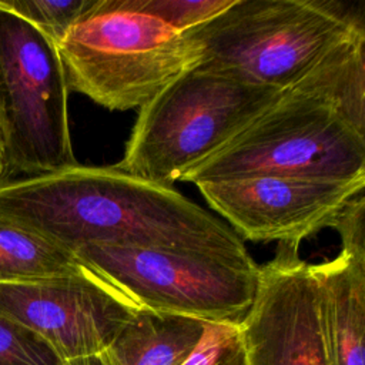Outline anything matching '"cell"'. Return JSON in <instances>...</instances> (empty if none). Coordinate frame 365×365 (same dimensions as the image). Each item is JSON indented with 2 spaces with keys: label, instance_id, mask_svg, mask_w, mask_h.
Listing matches in <instances>:
<instances>
[{
  "label": "cell",
  "instance_id": "cell-1",
  "mask_svg": "<svg viewBox=\"0 0 365 365\" xmlns=\"http://www.w3.org/2000/svg\"><path fill=\"white\" fill-rule=\"evenodd\" d=\"M0 220L74 252L88 244L170 248L254 262L222 220L173 185L76 164L0 181Z\"/></svg>",
  "mask_w": 365,
  "mask_h": 365
},
{
  "label": "cell",
  "instance_id": "cell-2",
  "mask_svg": "<svg viewBox=\"0 0 365 365\" xmlns=\"http://www.w3.org/2000/svg\"><path fill=\"white\" fill-rule=\"evenodd\" d=\"M250 177L365 181V134L298 80L181 181L200 185Z\"/></svg>",
  "mask_w": 365,
  "mask_h": 365
},
{
  "label": "cell",
  "instance_id": "cell-3",
  "mask_svg": "<svg viewBox=\"0 0 365 365\" xmlns=\"http://www.w3.org/2000/svg\"><path fill=\"white\" fill-rule=\"evenodd\" d=\"M359 29L362 11L342 1L234 0L185 36L198 67L284 91Z\"/></svg>",
  "mask_w": 365,
  "mask_h": 365
},
{
  "label": "cell",
  "instance_id": "cell-4",
  "mask_svg": "<svg viewBox=\"0 0 365 365\" xmlns=\"http://www.w3.org/2000/svg\"><path fill=\"white\" fill-rule=\"evenodd\" d=\"M56 46L67 88L117 111L141 108L201 60L185 33L114 0H93Z\"/></svg>",
  "mask_w": 365,
  "mask_h": 365
},
{
  "label": "cell",
  "instance_id": "cell-5",
  "mask_svg": "<svg viewBox=\"0 0 365 365\" xmlns=\"http://www.w3.org/2000/svg\"><path fill=\"white\" fill-rule=\"evenodd\" d=\"M281 93L197 66L140 108L115 167L171 185L224 147Z\"/></svg>",
  "mask_w": 365,
  "mask_h": 365
},
{
  "label": "cell",
  "instance_id": "cell-6",
  "mask_svg": "<svg viewBox=\"0 0 365 365\" xmlns=\"http://www.w3.org/2000/svg\"><path fill=\"white\" fill-rule=\"evenodd\" d=\"M67 97L57 46L33 24L0 7V181L78 164Z\"/></svg>",
  "mask_w": 365,
  "mask_h": 365
},
{
  "label": "cell",
  "instance_id": "cell-7",
  "mask_svg": "<svg viewBox=\"0 0 365 365\" xmlns=\"http://www.w3.org/2000/svg\"><path fill=\"white\" fill-rule=\"evenodd\" d=\"M74 257L137 309L212 324H238L258 287L255 262L184 250L88 244Z\"/></svg>",
  "mask_w": 365,
  "mask_h": 365
},
{
  "label": "cell",
  "instance_id": "cell-8",
  "mask_svg": "<svg viewBox=\"0 0 365 365\" xmlns=\"http://www.w3.org/2000/svg\"><path fill=\"white\" fill-rule=\"evenodd\" d=\"M135 311L87 268L68 277L0 284V315L38 335L61 361L103 352Z\"/></svg>",
  "mask_w": 365,
  "mask_h": 365
},
{
  "label": "cell",
  "instance_id": "cell-9",
  "mask_svg": "<svg viewBox=\"0 0 365 365\" xmlns=\"http://www.w3.org/2000/svg\"><path fill=\"white\" fill-rule=\"evenodd\" d=\"M298 248L278 242L259 267L254 301L240 321L250 365H328L317 281Z\"/></svg>",
  "mask_w": 365,
  "mask_h": 365
},
{
  "label": "cell",
  "instance_id": "cell-10",
  "mask_svg": "<svg viewBox=\"0 0 365 365\" xmlns=\"http://www.w3.org/2000/svg\"><path fill=\"white\" fill-rule=\"evenodd\" d=\"M197 187L240 238L299 244L325 227L334 228L344 207L362 194L365 181L250 177Z\"/></svg>",
  "mask_w": 365,
  "mask_h": 365
},
{
  "label": "cell",
  "instance_id": "cell-11",
  "mask_svg": "<svg viewBox=\"0 0 365 365\" xmlns=\"http://www.w3.org/2000/svg\"><path fill=\"white\" fill-rule=\"evenodd\" d=\"M334 228L341 250L332 259L311 264L328 365H364L365 338V198H352Z\"/></svg>",
  "mask_w": 365,
  "mask_h": 365
},
{
  "label": "cell",
  "instance_id": "cell-12",
  "mask_svg": "<svg viewBox=\"0 0 365 365\" xmlns=\"http://www.w3.org/2000/svg\"><path fill=\"white\" fill-rule=\"evenodd\" d=\"M204 329L195 318L137 309L103 354L108 365H181Z\"/></svg>",
  "mask_w": 365,
  "mask_h": 365
},
{
  "label": "cell",
  "instance_id": "cell-13",
  "mask_svg": "<svg viewBox=\"0 0 365 365\" xmlns=\"http://www.w3.org/2000/svg\"><path fill=\"white\" fill-rule=\"evenodd\" d=\"M301 80L365 134V29L336 44Z\"/></svg>",
  "mask_w": 365,
  "mask_h": 365
},
{
  "label": "cell",
  "instance_id": "cell-14",
  "mask_svg": "<svg viewBox=\"0 0 365 365\" xmlns=\"http://www.w3.org/2000/svg\"><path fill=\"white\" fill-rule=\"evenodd\" d=\"M83 271L86 267L71 252L0 220V284L60 278Z\"/></svg>",
  "mask_w": 365,
  "mask_h": 365
},
{
  "label": "cell",
  "instance_id": "cell-15",
  "mask_svg": "<svg viewBox=\"0 0 365 365\" xmlns=\"http://www.w3.org/2000/svg\"><path fill=\"white\" fill-rule=\"evenodd\" d=\"M234 0H114L120 9L151 16L168 27L185 33L195 29L224 9Z\"/></svg>",
  "mask_w": 365,
  "mask_h": 365
},
{
  "label": "cell",
  "instance_id": "cell-16",
  "mask_svg": "<svg viewBox=\"0 0 365 365\" xmlns=\"http://www.w3.org/2000/svg\"><path fill=\"white\" fill-rule=\"evenodd\" d=\"M91 3L93 0H0V7L24 19L57 44Z\"/></svg>",
  "mask_w": 365,
  "mask_h": 365
},
{
  "label": "cell",
  "instance_id": "cell-17",
  "mask_svg": "<svg viewBox=\"0 0 365 365\" xmlns=\"http://www.w3.org/2000/svg\"><path fill=\"white\" fill-rule=\"evenodd\" d=\"M181 365H250L240 322H205L198 345Z\"/></svg>",
  "mask_w": 365,
  "mask_h": 365
},
{
  "label": "cell",
  "instance_id": "cell-18",
  "mask_svg": "<svg viewBox=\"0 0 365 365\" xmlns=\"http://www.w3.org/2000/svg\"><path fill=\"white\" fill-rule=\"evenodd\" d=\"M61 359L38 335L0 315V365H60Z\"/></svg>",
  "mask_w": 365,
  "mask_h": 365
},
{
  "label": "cell",
  "instance_id": "cell-19",
  "mask_svg": "<svg viewBox=\"0 0 365 365\" xmlns=\"http://www.w3.org/2000/svg\"><path fill=\"white\" fill-rule=\"evenodd\" d=\"M60 365H108V362H107L104 354L98 352V354L66 359V361H61Z\"/></svg>",
  "mask_w": 365,
  "mask_h": 365
},
{
  "label": "cell",
  "instance_id": "cell-20",
  "mask_svg": "<svg viewBox=\"0 0 365 365\" xmlns=\"http://www.w3.org/2000/svg\"><path fill=\"white\" fill-rule=\"evenodd\" d=\"M0 174H1V164H0Z\"/></svg>",
  "mask_w": 365,
  "mask_h": 365
}]
</instances>
